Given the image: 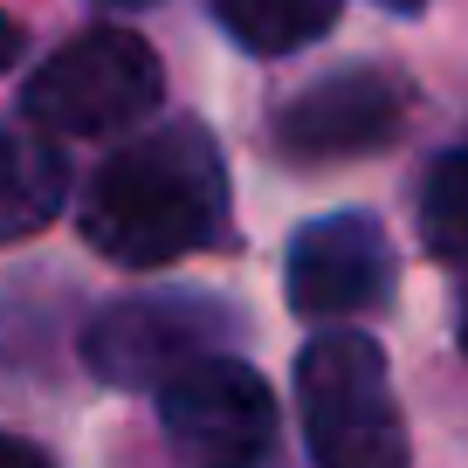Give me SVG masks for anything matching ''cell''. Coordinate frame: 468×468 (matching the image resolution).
Returning <instances> with one entry per match:
<instances>
[{
	"mask_svg": "<svg viewBox=\"0 0 468 468\" xmlns=\"http://www.w3.org/2000/svg\"><path fill=\"white\" fill-rule=\"evenodd\" d=\"M83 241L117 269H165L220 241L228 228V159L200 117L152 124L90 173L76 207Z\"/></svg>",
	"mask_w": 468,
	"mask_h": 468,
	"instance_id": "obj_1",
	"label": "cell"
},
{
	"mask_svg": "<svg viewBox=\"0 0 468 468\" xmlns=\"http://www.w3.org/2000/svg\"><path fill=\"white\" fill-rule=\"evenodd\" d=\"M303 441L317 468H407V420L393 399V366L366 331H317L296 351Z\"/></svg>",
	"mask_w": 468,
	"mask_h": 468,
	"instance_id": "obj_2",
	"label": "cell"
},
{
	"mask_svg": "<svg viewBox=\"0 0 468 468\" xmlns=\"http://www.w3.org/2000/svg\"><path fill=\"white\" fill-rule=\"evenodd\" d=\"M165 97L159 56L145 35L132 28H90L76 42H62L21 90V117L42 124L56 138H103L124 132L138 117H152Z\"/></svg>",
	"mask_w": 468,
	"mask_h": 468,
	"instance_id": "obj_3",
	"label": "cell"
},
{
	"mask_svg": "<svg viewBox=\"0 0 468 468\" xmlns=\"http://www.w3.org/2000/svg\"><path fill=\"white\" fill-rule=\"evenodd\" d=\"M159 427L179 468H262L276 448V393L249 358L214 351L159 386Z\"/></svg>",
	"mask_w": 468,
	"mask_h": 468,
	"instance_id": "obj_4",
	"label": "cell"
},
{
	"mask_svg": "<svg viewBox=\"0 0 468 468\" xmlns=\"http://www.w3.org/2000/svg\"><path fill=\"white\" fill-rule=\"evenodd\" d=\"M234 331H241L234 310L207 303V296H132V303H111L90 317L83 366L103 386H165L173 372L214 358Z\"/></svg>",
	"mask_w": 468,
	"mask_h": 468,
	"instance_id": "obj_5",
	"label": "cell"
},
{
	"mask_svg": "<svg viewBox=\"0 0 468 468\" xmlns=\"http://www.w3.org/2000/svg\"><path fill=\"white\" fill-rule=\"evenodd\" d=\"M399 124H407V83L372 62H345L276 111V152L290 165L366 159V152L393 145Z\"/></svg>",
	"mask_w": 468,
	"mask_h": 468,
	"instance_id": "obj_6",
	"label": "cell"
},
{
	"mask_svg": "<svg viewBox=\"0 0 468 468\" xmlns=\"http://www.w3.org/2000/svg\"><path fill=\"white\" fill-rule=\"evenodd\" d=\"M290 310L296 317H358L393 296V249L372 214H324L290 241Z\"/></svg>",
	"mask_w": 468,
	"mask_h": 468,
	"instance_id": "obj_7",
	"label": "cell"
},
{
	"mask_svg": "<svg viewBox=\"0 0 468 468\" xmlns=\"http://www.w3.org/2000/svg\"><path fill=\"white\" fill-rule=\"evenodd\" d=\"M69 200V159L35 124H0V249L56 220Z\"/></svg>",
	"mask_w": 468,
	"mask_h": 468,
	"instance_id": "obj_8",
	"label": "cell"
},
{
	"mask_svg": "<svg viewBox=\"0 0 468 468\" xmlns=\"http://www.w3.org/2000/svg\"><path fill=\"white\" fill-rule=\"evenodd\" d=\"M214 21L249 56H296L317 35H331L337 0H214Z\"/></svg>",
	"mask_w": 468,
	"mask_h": 468,
	"instance_id": "obj_9",
	"label": "cell"
},
{
	"mask_svg": "<svg viewBox=\"0 0 468 468\" xmlns=\"http://www.w3.org/2000/svg\"><path fill=\"white\" fill-rule=\"evenodd\" d=\"M420 234L441 262H468V145L441 152L420 179Z\"/></svg>",
	"mask_w": 468,
	"mask_h": 468,
	"instance_id": "obj_10",
	"label": "cell"
},
{
	"mask_svg": "<svg viewBox=\"0 0 468 468\" xmlns=\"http://www.w3.org/2000/svg\"><path fill=\"white\" fill-rule=\"evenodd\" d=\"M0 468H56V462H48L35 441H21V434H7V427H0Z\"/></svg>",
	"mask_w": 468,
	"mask_h": 468,
	"instance_id": "obj_11",
	"label": "cell"
},
{
	"mask_svg": "<svg viewBox=\"0 0 468 468\" xmlns=\"http://www.w3.org/2000/svg\"><path fill=\"white\" fill-rule=\"evenodd\" d=\"M15 56H21V28L0 15V69H15Z\"/></svg>",
	"mask_w": 468,
	"mask_h": 468,
	"instance_id": "obj_12",
	"label": "cell"
},
{
	"mask_svg": "<svg viewBox=\"0 0 468 468\" xmlns=\"http://www.w3.org/2000/svg\"><path fill=\"white\" fill-rule=\"evenodd\" d=\"M97 7H111V15H132V7H152V0H97Z\"/></svg>",
	"mask_w": 468,
	"mask_h": 468,
	"instance_id": "obj_13",
	"label": "cell"
},
{
	"mask_svg": "<svg viewBox=\"0 0 468 468\" xmlns=\"http://www.w3.org/2000/svg\"><path fill=\"white\" fill-rule=\"evenodd\" d=\"M379 7H393V15H413V7H427V0H379Z\"/></svg>",
	"mask_w": 468,
	"mask_h": 468,
	"instance_id": "obj_14",
	"label": "cell"
},
{
	"mask_svg": "<svg viewBox=\"0 0 468 468\" xmlns=\"http://www.w3.org/2000/svg\"><path fill=\"white\" fill-rule=\"evenodd\" d=\"M462 351H468V303H462Z\"/></svg>",
	"mask_w": 468,
	"mask_h": 468,
	"instance_id": "obj_15",
	"label": "cell"
}]
</instances>
